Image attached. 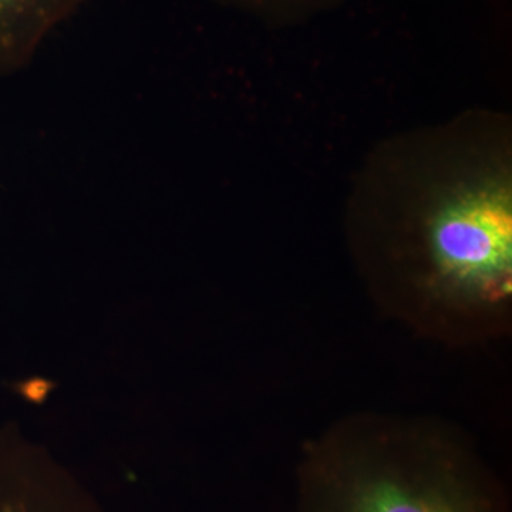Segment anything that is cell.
Here are the masks:
<instances>
[{"instance_id":"cell-4","label":"cell","mask_w":512,"mask_h":512,"mask_svg":"<svg viewBox=\"0 0 512 512\" xmlns=\"http://www.w3.org/2000/svg\"><path fill=\"white\" fill-rule=\"evenodd\" d=\"M87 0H0V79L25 70Z\"/></svg>"},{"instance_id":"cell-2","label":"cell","mask_w":512,"mask_h":512,"mask_svg":"<svg viewBox=\"0 0 512 512\" xmlns=\"http://www.w3.org/2000/svg\"><path fill=\"white\" fill-rule=\"evenodd\" d=\"M430 288L457 308H503L511 296L512 215L507 194L471 190L431 212L421 235Z\"/></svg>"},{"instance_id":"cell-1","label":"cell","mask_w":512,"mask_h":512,"mask_svg":"<svg viewBox=\"0 0 512 512\" xmlns=\"http://www.w3.org/2000/svg\"><path fill=\"white\" fill-rule=\"evenodd\" d=\"M299 512H501L473 464L430 443H379L312 454Z\"/></svg>"},{"instance_id":"cell-3","label":"cell","mask_w":512,"mask_h":512,"mask_svg":"<svg viewBox=\"0 0 512 512\" xmlns=\"http://www.w3.org/2000/svg\"><path fill=\"white\" fill-rule=\"evenodd\" d=\"M0 512H104L49 454L15 436L0 441Z\"/></svg>"}]
</instances>
